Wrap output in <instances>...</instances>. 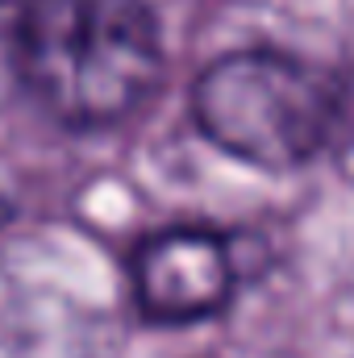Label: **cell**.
<instances>
[{
	"mask_svg": "<svg viewBox=\"0 0 354 358\" xmlns=\"http://www.w3.org/2000/svg\"><path fill=\"white\" fill-rule=\"evenodd\" d=\"M13 67L71 129L134 117L163 80V46L142 0H13Z\"/></svg>",
	"mask_w": 354,
	"mask_h": 358,
	"instance_id": "obj_1",
	"label": "cell"
},
{
	"mask_svg": "<svg viewBox=\"0 0 354 358\" xmlns=\"http://www.w3.org/2000/svg\"><path fill=\"white\" fill-rule=\"evenodd\" d=\"M192 117L225 155L267 171H292L330 142L338 92L317 67L292 55L238 50L200 71Z\"/></svg>",
	"mask_w": 354,
	"mask_h": 358,
	"instance_id": "obj_2",
	"label": "cell"
},
{
	"mask_svg": "<svg viewBox=\"0 0 354 358\" xmlns=\"http://www.w3.org/2000/svg\"><path fill=\"white\" fill-rule=\"evenodd\" d=\"M129 271L138 308L159 325H192L221 313L238 283L229 242L200 225H176L146 238Z\"/></svg>",
	"mask_w": 354,
	"mask_h": 358,
	"instance_id": "obj_3",
	"label": "cell"
},
{
	"mask_svg": "<svg viewBox=\"0 0 354 358\" xmlns=\"http://www.w3.org/2000/svg\"><path fill=\"white\" fill-rule=\"evenodd\" d=\"M4 221H8V196L0 192V225H4Z\"/></svg>",
	"mask_w": 354,
	"mask_h": 358,
	"instance_id": "obj_4",
	"label": "cell"
}]
</instances>
